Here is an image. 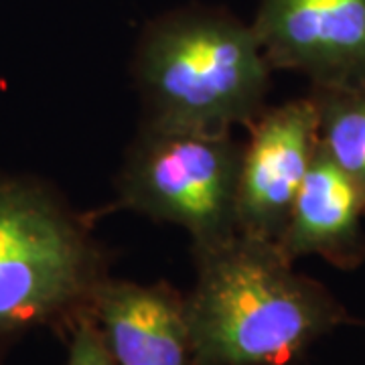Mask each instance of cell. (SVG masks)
<instances>
[{
	"label": "cell",
	"mask_w": 365,
	"mask_h": 365,
	"mask_svg": "<svg viewBox=\"0 0 365 365\" xmlns=\"http://www.w3.org/2000/svg\"><path fill=\"white\" fill-rule=\"evenodd\" d=\"M193 256L195 284L182 297L193 365H290L351 321L276 242L234 234Z\"/></svg>",
	"instance_id": "obj_1"
},
{
	"label": "cell",
	"mask_w": 365,
	"mask_h": 365,
	"mask_svg": "<svg viewBox=\"0 0 365 365\" xmlns=\"http://www.w3.org/2000/svg\"><path fill=\"white\" fill-rule=\"evenodd\" d=\"M144 124L232 134L266 110L274 69L250 23L189 4L144 26L132 63Z\"/></svg>",
	"instance_id": "obj_2"
},
{
	"label": "cell",
	"mask_w": 365,
	"mask_h": 365,
	"mask_svg": "<svg viewBox=\"0 0 365 365\" xmlns=\"http://www.w3.org/2000/svg\"><path fill=\"white\" fill-rule=\"evenodd\" d=\"M106 258L51 182L0 170V345L90 311Z\"/></svg>",
	"instance_id": "obj_3"
},
{
	"label": "cell",
	"mask_w": 365,
	"mask_h": 365,
	"mask_svg": "<svg viewBox=\"0 0 365 365\" xmlns=\"http://www.w3.org/2000/svg\"><path fill=\"white\" fill-rule=\"evenodd\" d=\"M242 153L232 134L144 124L118 175V205L179 225L193 248L220 244L237 234Z\"/></svg>",
	"instance_id": "obj_4"
},
{
	"label": "cell",
	"mask_w": 365,
	"mask_h": 365,
	"mask_svg": "<svg viewBox=\"0 0 365 365\" xmlns=\"http://www.w3.org/2000/svg\"><path fill=\"white\" fill-rule=\"evenodd\" d=\"M250 25L272 69L365 90V0H260Z\"/></svg>",
	"instance_id": "obj_5"
},
{
	"label": "cell",
	"mask_w": 365,
	"mask_h": 365,
	"mask_svg": "<svg viewBox=\"0 0 365 365\" xmlns=\"http://www.w3.org/2000/svg\"><path fill=\"white\" fill-rule=\"evenodd\" d=\"M248 128L237 179V234L276 242L319 150L313 100L266 108Z\"/></svg>",
	"instance_id": "obj_6"
},
{
	"label": "cell",
	"mask_w": 365,
	"mask_h": 365,
	"mask_svg": "<svg viewBox=\"0 0 365 365\" xmlns=\"http://www.w3.org/2000/svg\"><path fill=\"white\" fill-rule=\"evenodd\" d=\"M90 313L116 365H193L182 297L169 284L106 276Z\"/></svg>",
	"instance_id": "obj_7"
},
{
	"label": "cell",
	"mask_w": 365,
	"mask_h": 365,
	"mask_svg": "<svg viewBox=\"0 0 365 365\" xmlns=\"http://www.w3.org/2000/svg\"><path fill=\"white\" fill-rule=\"evenodd\" d=\"M365 195L319 148L276 240L288 260L319 256L341 270L365 260Z\"/></svg>",
	"instance_id": "obj_8"
},
{
	"label": "cell",
	"mask_w": 365,
	"mask_h": 365,
	"mask_svg": "<svg viewBox=\"0 0 365 365\" xmlns=\"http://www.w3.org/2000/svg\"><path fill=\"white\" fill-rule=\"evenodd\" d=\"M319 148L361 187L365 195V90L313 88Z\"/></svg>",
	"instance_id": "obj_9"
},
{
	"label": "cell",
	"mask_w": 365,
	"mask_h": 365,
	"mask_svg": "<svg viewBox=\"0 0 365 365\" xmlns=\"http://www.w3.org/2000/svg\"><path fill=\"white\" fill-rule=\"evenodd\" d=\"M69 329L71 339L66 365H116L90 311L79 314Z\"/></svg>",
	"instance_id": "obj_10"
}]
</instances>
